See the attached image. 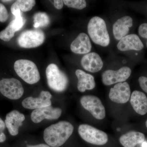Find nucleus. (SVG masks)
Masks as SVG:
<instances>
[{"label": "nucleus", "instance_id": "f257e3e1", "mask_svg": "<svg viewBox=\"0 0 147 147\" xmlns=\"http://www.w3.org/2000/svg\"><path fill=\"white\" fill-rule=\"evenodd\" d=\"M74 129L73 125L70 123L61 121L45 129L43 139L45 143L50 147H60L71 136Z\"/></svg>", "mask_w": 147, "mask_h": 147}, {"label": "nucleus", "instance_id": "f03ea898", "mask_svg": "<svg viewBox=\"0 0 147 147\" xmlns=\"http://www.w3.org/2000/svg\"><path fill=\"white\" fill-rule=\"evenodd\" d=\"M88 32L92 41L96 45L107 47L110 43V37L105 21L98 16L90 19L88 24Z\"/></svg>", "mask_w": 147, "mask_h": 147}, {"label": "nucleus", "instance_id": "7ed1b4c3", "mask_svg": "<svg viewBox=\"0 0 147 147\" xmlns=\"http://www.w3.org/2000/svg\"><path fill=\"white\" fill-rule=\"evenodd\" d=\"M14 69L17 75L28 84H36L40 79V75L36 65L32 61L18 60L14 64Z\"/></svg>", "mask_w": 147, "mask_h": 147}, {"label": "nucleus", "instance_id": "20e7f679", "mask_svg": "<svg viewBox=\"0 0 147 147\" xmlns=\"http://www.w3.org/2000/svg\"><path fill=\"white\" fill-rule=\"evenodd\" d=\"M45 72L47 84L51 89L55 92H62L67 88L68 78L57 65L50 64L47 67Z\"/></svg>", "mask_w": 147, "mask_h": 147}, {"label": "nucleus", "instance_id": "39448f33", "mask_svg": "<svg viewBox=\"0 0 147 147\" xmlns=\"http://www.w3.org/2000/svg\"><path fill=\"white\" fill-rule=\"evenodd\" d=\"M78 132L82 139L92 144L102 146L108 142V136L105 132L89 125H79Z\"/></svg>", "mask_w": 147, "mask_h": 147}, {"label": "nucleus", "instance_id": "423d86ee", "mask_svg": "<svg viewBox=\"0 0 147 147\" xmlns=\"http://www.w3.org/2000/svg\"><path fill=\"white\" fill-rule=\"evenodd\" d=\"M45 40V34L41 30H27L18 37V43L23 48H35L42 45Z\"/></svg>", "mask_w": 147, "mask_h": 147}, {"label": "nucleus", "instance_id": "0eeeda50", "mask_svg": "<svg viewBox=\"0 0 147 147\" xmlns=\"http://www.w3.org/2000/svg\"><path fill=\"white\" fill-rule=\"evenodd\" d=\"M0 92L9 99L17 100L24 94V89L18 79H4L0 80Z\"/></svg>", "mask_w": 147, "mask_h": 147}, {"label": "nucleus", "instance_id": "6e6552de", "mask_svg": "<svg viewBox=\"0 0 147 147\" xmlns=\"http://www.w3.org/2000/svg\"><path fill=\"white\" fill-rule=\"evenodd\" d=\"M80 102L83 108L89 111L95 118L98 120L105 118V107L97 96L94 95L84 96L81 98Z\"/></svg>", "mask_w": 147, "mask_h": 147}, {"label": "nucleus", "instance_id": "1a4fd4ad", "mask_svg": "<svg viewBox=\"0 0 147 147\" xmlns=\"http://www.w3.org/2000/svg\"><path fill=\"white\" fill-rule=\"evenodd\" d=\"M131 73V69L127 66L123 67L117 70H106L102 74V82L105 86L125 82Z\"/></svg>", "mask_w": 147, "mask_h": 147}, {"label": "nucleus", "instance_id": "9d476101", "mask_svg": "<svg viewBox=\"0 0 147 147\" xmlns=\"http://www.w3.org/2000/svg\"><path fill=\"white\" fill-rule=\"evenodd\" d=\"M130 96V86L127 82H124L116 84L110 89L109 97L113 102L123 104L129 101Z\"/></svg>", "mask_w": 147, "mask_h": 147}, {"label": "nucleus", "instance_id": "9b49d317", "mask_svg": "<svg viewBox=\"0 0 147 147\" xmlns=\"http://www.w3.org/2000/svg\"><path fill=\"white\" fill-rule=\"evenodd\" d=\"M52 95L48 91H42L38 97L30 96L24 99L22 102V106L26 109L36 110L51 106Z\"/></svg>", "mask_w": 147, "mask_h": 147}, {"label": "nucleus", "instance_id": "f8f14e48", "mask_svg": "<svg viewBox=\"0 0 147 147\" xmlns=\"http://www.w3.org/2000/svg\"><path fill=\"white\" fill-rule=\"evenodd\" d=\"M61 114V109L53 108L51 105L33 110L31 115V119L34 123H38L45 119H57L60 117Z\"/></svg>", "mask_w": 147, "mask_h": 147}, {"label": "nucleus", "instance_id": "ddd939ff", "mask_svg": "<svg viewBox=\"0 0 147 147\" xmlns=\"http://www.w3.org/2000/svg\"><path fill=\"white\" fill-rule=\"evenodd\" d=\"M81 65L85 70L92 73L100 71L103 67L102 59L98 54L90 53L84 55L81 61Z\"/></svg>", "mask_w": 147, "mask_h": 147}, {"label": "nucleus", "instance_id": "4468645a", "mask_svg": "<svg viewBox=\"0 0 147 147\" xmlns=\"http://www.w3.org/2000/svg\"><path fill=\"white\" fill-rule=\"evenodd\" d=\"M117 47L121 52L130 50L140 51L143 50L144 45L138 35L130 34L127 35L120 40L117 45Z\"/></svg>", "mask_w": 147, "mask_h": 147}, {"label": "nucleus", "instance_id": "2eb2a0df", "mask_svg": "<svg viewBox=\"0 0 147 147\" xmlns=\"http://www.w3.org/2000/svg\"><path fill=\"white\" fill-rule=\"evenodd\" d=\"M25 120L24 114L16 110H13L6 116L5 124L9 134L12 136H16L18 133L19 127L23 125Z\"/></svg>", "mask_w": 147, "mask_h": 147}, {"label": "nucleus", "instance_id": "dca6fc26", "mask_svg": "<svg viewBox=\"0 0 147 147\" xmlns=\"http://www.w3.org/2000/svg\"><path fill=\"white\" fill-rule=\"evenodd\" d=\"M92 47L90 38L85 33L79 34L70 45L71 52L79 55H86L90 53Z\"/></svg>", "mask_w": 147, "mask_h": 147}, {"label": "nucleus", "instance_id": "f3484780", "mask_svg": "<svg viewBox=\"0 0 147 147\" xmlns=\"http://www.w3.org/2000/svg\"><path fill=\"white\" fill-rule=\"evenodd\" d=\"M132 25L133 19L130 16H124L117 20L113 25V33L115 38L119 40L126 36Z\"/></svg>", "mask_w": 147, "mask_h": 147}, {"label": "nucleus", "instance_id": "a211bd4d", "mask_svg": "<svg viewBox=\"0 0 147 147\" xmlns=\"http://www.w3.org/2000/svg\"><path fill=\"white\" fill-rule=\"evenodd\" d=\"M130 102L137 113L144 115L147 113V97L143 92L135 90L131 94Z\"/></svg>", "mask_w": 147, "mask_h": 147}, {"label": "nucleus", "instance_id": "6ab92c4d", "mask_svg": "<svg viewBox=\"0 0 147 147\" xmlns=\"http://www.w3.org/2000/svg\"><path fill=\"white\" fill-rule=\"evenodd\" d=\"M75 74L78 79L77 89L82 92L86 90L93 89L96 86L94 77L91 74L86 73L81 69H77Z\"/></svg>", "mask_w": 147, "mask_h": 147}, {"label": "nucleus", "instance_id": "aec40b11", "mask_svg": "<svg viewBox=\"0 0 147 147\" xmlns=\"http://www.w3.org/2000/svg\"><path fill=\"white\" fill-rule=\"evenodd\" d=\"M145 136L142 132L131 131L120 137L119 141L124 147H135L144 142Z\"/></svg>", "mask_w": 147, "mask_h": 147}, {"label": "nucleus", "instance_id": "412c9836", "mask_svg": "<svg viewBox=\"0 0 147 147\" xmlns=\"http://www.w3.org/2000/svg\"><path fill=\"white\" fill-rule=\"evenodd\" d=\"M33 18L34 27L36 28L47 27L50 24V17L45 12H37L34 14Z\"/></svg>", "mask_w": 147, "mask_h": 147}, {"label": "nucleus", "instance_id": "4be33fe9", "mask_svg": "<svg viewBox=\"0 0 147 147\" xmlns=\"http://www.w3.org/2000/svg\"><path fill=\"white\" fill-rule=\"evenodd\" d=\"M63 1L69 7L81 10L86 7V2L84 0H64Z\"/></svg>", "mask_w": 147, "mask_h": 147}, {"label": "nucleus", "instance_id": "5701e85b", "mask_svg": "<svg viewBox=\"0 0 147 147\" xmlns=\"http://www.w3.org/2000/svg\"><path fill=\"white\" fill-rule=\"evenodd\" d=\"M15 32L10 22L4 30L0 32V39L5 41H9L14 36Z\"/></svg>", "mask_w": 147, "mask_h": 147}, {"label": "nucleus", "instance_id": "b1692460", "mask_svg": "<svg viewBox=\"0 0 147 147\" xmlns=\"http://www.w3.org/2000/svg\"><path fill=\"white\" fill-rule=\"evenodd\" d=\"M16 1L20 10L24 12L31 10L36 4L34 0H18Z\"/></svg>", "mask_w": 147, "mask_h": 147}, {"label": "nucleus", "instance_id": "393cba45", "mask_svg": "<svg viewBox=\"0 0 147 147\" xmlns=\"http://www.w3.org/2000/svg\"><path fill=\"white\" fill-rule=\"evenodd\" d=\"M10 22L13 30L16 32L20 30L23 28L26 21L21 15H20L15 16V19Z\"/></svg>", "mask_w": 147, "mask_h": 147}, {"label": "nucleus", "instance_id": "a878e982", "mask_svg": "<svg viewBox=\"0 0 147 147\" xmlns=\"http://www.w3.org/2000/svg\"><path fill=\"white\" fill-rule=\"evenodd\" d=\"M8 18V13L7 9L2 4L0 3V22H5Z\"/></svg>", "mask_w": 147, "mask_h": 147}, {"label": "nucleus", "instance_id": "bb28decb", "mask_svg": "<svg viewBox=\"0 0 147 147\" xmlns=\"http://www.w3.org/2000/svg\"><path fill=\"white\" fill-rule=\"evenodd\" d=\"M138 32L140 36L147 39V24L144 23L141 24L138 29ZM147 47V41L146 42Z\"/></svg>", "mask_w": 147, "mask_h": 147}, {"label": "nucleus", "instance_id": "cd10ccee", "mask_svg": "<svg viewBox=\"0 0 147 147\" xmlns=\"http://www.w3.org/2000/svg\"><path fill=\"white\" fill-rule=\"evenodd\" d=\"M5 126V123L0 118V143L4 142L6 139L5 134L3 132Z\"/></svg>", "mask_w": 147, "mask_h": 147}, {"label": "nucleus", "instance_id": "c85d7f7f", "mask_svg": "<svg viewBox=\"0 0 147 147\" xmlns=\"http://www.w3.org/2000/svg\"><path fill=\"white\" fill-rule=\"evenodd\" d=\"M139 85L141 88L146 93H147V77L146 76H141L139 79Z\"/></svg>", "mask_w": 147, "mask_h": 147}, {"label": "nucleus", "instance_id": "c756f323", "mask_svg": "<svg viewBox=\"0 0 147 147\" xmlns=\"http://www.w3.org/2000/svg\"><path fill=\"white\" fill-rule=\"evenodd\" d=\"M54 6L58 9H61L63 7L64 3L61 0H55L53 1Z\"/></svg>", "mask_w": 147, "mask_h": 147}, {"label": "nucleus", "instance_id": "7c9ffc66", "mask_svg": "<svg viewBox=\"0 0 147 147\" xmlns=\"http://www.w3.org/2000/svg\"><path fill=\"white\" fill-rule=\"evenodd\" d=\"M27 147H51L45 144H39L36 145H27Z\"/></svg>", "mask_w": 147, "mask_h": 147}, {"label": "nucleus", "instance_id": "2f4dec72", "mask_svg": "<svg viewBox=\"0 0 147 147\" xmlns=\"http://www.w3.org/2000/svg\"><path fill=\"white\" fill-rule=\"evenodd\" d=\"M142 147H147V142L144 141L142 143Z\"/></svg>", "mask_w": 147, "mask_h": 147}, {"label": "nucleus", "instance_id": "473e14b6", "mask_svg": "<svg viewBox=\"0 0 147 147\" xmlns=\"http://www.w3.org/2000/svg\"><path fill=\"white\" fill-rule=\"evenodd\" d=\"M11 1H2L3 2H10Z\"/></svg>", "mask_w": 147, "mask_h": 147}, {"label": "nucleus", "instance_id": "72a5a7b5", "mask_svg": "<svg viewBox=\"0 0 147 147\" xmlns=\"http://www.w3.org/2000/svg\"><path fill=\"white\" fill-rule=\"evenodd\" d=\"M146 127H147V120L146 121Z\"/></svg>", "mask_w": 147, "mask_h": 147}]
</instances>
